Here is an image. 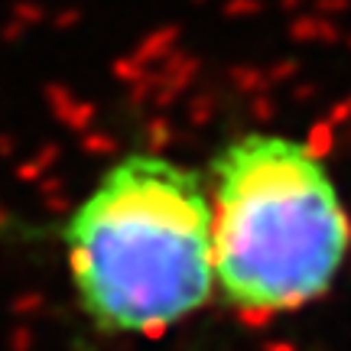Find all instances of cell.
<instances>
[{"mask_svg":"<svg viewBox=\"0 0 351 351\" xmlns=\"http://www.w3.org/2000/svg\"><path fill=\"white\" fill-rule=\"evenodd\" d=\"M72 289L104 335H160L212 300V212L195 169L134 150L62 225Z\"/></svg>","mask_w":351,"mask_h":351,"instance_id":"cell-1","label":"cell"},{"mask_svg":"<svg viewBox=\"0 0 351 351\" xmlns=\"http://www.w3.org/2000/svg\"><path fill=\"white\" fill-rule=\"evenodd\" d=\"M208 169L215 287L228 306L283 315L322 300L351 254V215L319 153L287 134L247 130Z\"/></svg>","mask_w":351,"mask_h":351,"instance_id":"cell-2","label":"cell"}]
</instances>
